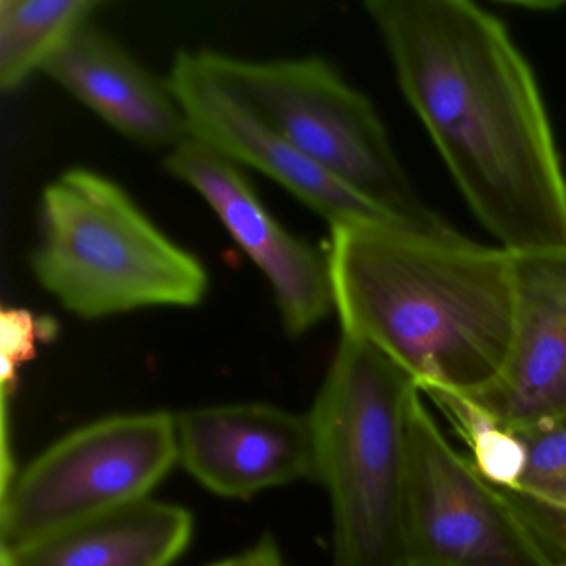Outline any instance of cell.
<instances>
[{"label":"cell","instance_id":"cell-1","mask_svg":"<svg viewBox=\"0 0 566 566\" xmlns=\"http://www.w3.org/2000/svg\"><path fill=\"white\" fill-rule=\"evenodd\" d=\"M397 78L460 191L509 253L566 248L545 105L502 22L467 0H373Z\"/></svg>","mask_w":566,"mask_h":566},{"label":"cell","instance_id":"cell-2","mask_svg":"<svg viewBox=\"0 0 566 566\" xmlns=\"http://www.w3.org/2000/svg\"><path fill=\"white\" fill-rule=\"evenodd\" d=\"M343 334L382 350L420 389L479 392L512 349L513 254L382 223L331 227Z\"/></svg>","mask_w":566,"mask_h":566},{"label":"cell","instance_id":"cell-3","mask_svg":"<svg viewBox=\"0 0 566 566\" xmlns=\"http://www.w3.org/2000/svg\"><path fill=\"white\" fill-rule=\"evenodd\" d=\"M417 380L343 334L313 409L316 475L333 510V566H407V413Z\"/></svg>","mask_w":566,"mask_h":566},{"label":"cell","instance_id":"cell-4","mask_svg":"<svg viewBox=\"0 0 566 566\" xmlns=\"http://www.w3.org/2000/svg\"><path fill=\"white\" fill-rule=\"evenodd\" d=\"M31 254L38 283L82 319L147 307H197L203 263L171 241L111 178L71 168L48 185Z\"/></svg>","mask_w":566,"mask_h":566},{"label":"cell","instance_id":"cell-5","mask_svg":"<svg viewBox=\"0 0 566 566\" xmlns=\"http://www.w3.org/2000/svg\"><path fill=\"white\" fill-rule=\"evenodd\" d=\"M201 67L274 134L412 230L453 237L420 201L373 104L319 57L244 61L198 51Z\"/></svg>","mask_w":566,"mask_h":566},{"label":"cell","instance_id":"cell-6","mask_svg":"<svg viewBox=\"0 0 566 566\" xmlns=\"http://www.w3.org/2000/svg\"><path fill=\"white\" fill-rule=\"evenodd\" d=\"M407 566H566L558 539L447 439L416 390L407 413Z\"/></svg>","mask_w":566,"mask_h":566},{"label":"cell","instance_id":"cell-7","mask_svg":"<svg viewBox=\"0 0 566 566\" xmlns=\"http://www.w3.org/2000/svg\"><path fill=\"white\" fill-rule=\"evenodd\" d=\"M175 463L171 413H128L88 423L49 447L2 489V546L19 549L148 499Z\"/></svg>","mask_w":566,"mask_h":566},{"label":"cell","instance_id":"cell-8","mask_svg":"<svg viewBox=\"0 0 566 566\" xmlns=\"http://www.w3.org/2000/svg\"><path fill=\"white\" fill-rule=\"evenodd\" d=\"M165 168L207 201L264 274L291 337L326 319L334 306L329 254L287 231L264 207L240 165L190 137L168 150Z\"/></svg>","mask_w":566,"mask_h":566},{"label":"cell","instance_id":"cell-9","mask_svg":"<svg viewBox=\"0 0 566 566\" xmlns=\"http://www.w3.org/2000/svg\"><path fill=\"white\" fill-rule=\"evenodd\" d=\"M167 82L187 117L191 137L234 164L266 175L331 227L382 223L409 228L274 134L201 67L197 52H180Z\"/></svg>","mask_w":566,"mask_h":566},{"label":"cell","instance_id":"cell-10","mask_svg":"<svg viewBox=\"0 0 566 566\" xmlns=\"http://www.w3.org/2000/svg\"><path fill=\"white\" fill-rule=\"evenodd\" d=\"M178 463L224 499L316 475L310 416L264 403L201 407L175 416Z\"/></svg>","mask_w":566,"mask_h":566},{"label":"cell","instance_id":"cell-11","mask_svg":"<svg viewBox=\"0 0 566 566\" xmlns=\"http://www.w3.org/2000/svg\"><path fill=\"white\" fill-rule=\"evenodd\" d=\"M516 323L499 376L472 397L510 429L566 416V248L512 253Z\"/></svg>","mask_w":566,"mask_h":566},{"label":"cell","instance_id":"cell-12","mask_svg":"<svg viewBox=\"0 0 566 566\" xmlns=\"http://www.w3.org/2000/svg\"><path fill=\"white\" fill-rule=\"evenodd\" d=\"M42 72L142 147L171 150L191 137L190 125L168 82L155 77L91 22Z\"/></svg>","mask_w":566,"mask_h":566},{"label":"cell","instance_id":"cell-13","mask_svg":"<svg viewBox=\"0 0 566 566\" xmlns=\"http://www.w3.org/2000/svg\"><path fill=\"white\" fill-rule=\"evenodd\" d=\"M191 536L193 516L188 510L148 496L8 549L14 566H171Z\"/></svg>","mask_w":566,"mask_h":566},{"label":"cell","instance_id":"cell-14","mask_svg":"<svg viewBox=\"0 0 566 566\" xmlns=\"http://www.w3.org/2000/svg\"><path fill=\"white\" fill-rule=\"evenodd\" d=\"M97 0H0V88L21 87L101 8Z\"/></svg>","mask_w":566,"mask_h":566},{"label":"cell","instance_id":"cell-15","mask_svg":"<svg viewBox=\"0 0 566 566\" xmlns=\"http://www.w3.org/2000/svg\"><path fill=\"white\" fill-rule=\"evenodd\" d=\"M427 400L436 403L443 419L465 442L476 469L493 485L515 496L525 465V450L518 433L503 426L465 394L447 389H420Z\"/></svg>","mask_w":566,"mask_h":566},{"label":"cell","instance_id":"cell-16","mask_svg":"<svg viewBox=\"0 0 566 566\" xmlns=\"http://www.w3.org/2000/svg\"><path fill=\"white\" fill-rule=\"evenodd\" d=\"M525 450L515 496L558 539L566 553V416L513 429Z\"/></svg>","mask_w":566,"mask_h":566},{"label":"cell","instance_id":"cell-17","mask_svg":"<svg viewBox=\"0 0 566 566\" xmlns=\"http://www.w3.org/2000/svg\"><path fill=\"white\" fill-rule=\"evenodd\" d=\"M57 321L38 316L25 307H2L0 311V357L2 390L8 396L14 387L19 367L38 354L39 344H49L57 336Z\"/></svg>","mask_w":566,"mask_h":566},{"label":"cell","instance_id":"cell-18","mask_svg":"<svg viewBox=\"0 0 566 566\" xmlns=\"http://www.w3.org/2000/svg\"><path fill=\"white\" fill-rule=\"evenodd\" d=\"M241 566H287L271 536L261 538L253 548L241 553Z\"/></svg>","mask_w":566,"mask_h":566},{"label":"cell","instance_id":"cell-19","mask_svg":"<svg viewBox=\"0 0 566 566\" xmlns=\"http://www.w3.org/2000/svg\"><path fill=\"white\" fill-rule=\"evenodd\" d=\"M513 6L528 9H556L562 4L559 2H513Z\"/></svg>","mask_w":566,"mask_h":566},{"label":"cell","instance_id":"cell-20","mask_svg":"<svg viewBox=\"0 0 566 566\" xmlns=\"http://www.w3.org/2000/svg\"><path fill=\"white\" fill-rule=\"evenodd\" d=\"M0 566H14L8 548H0Z\"/></svg>","mask_w":566,"mask_h":566},{"label":"cell","instance_id":"cell-21","mask_svg":"<svg viewBox=\"0 0 566 566\" xmlns=\"http://www.w3.org/2000/svg\"><path fill=\"white\" fill-rule=\"evenodd\" d=\"M211 566H241V555L233 556V558L223 559V562L214 563Z\"/></svg>","mask_w":566,"mask_h":566}]
</instances>
